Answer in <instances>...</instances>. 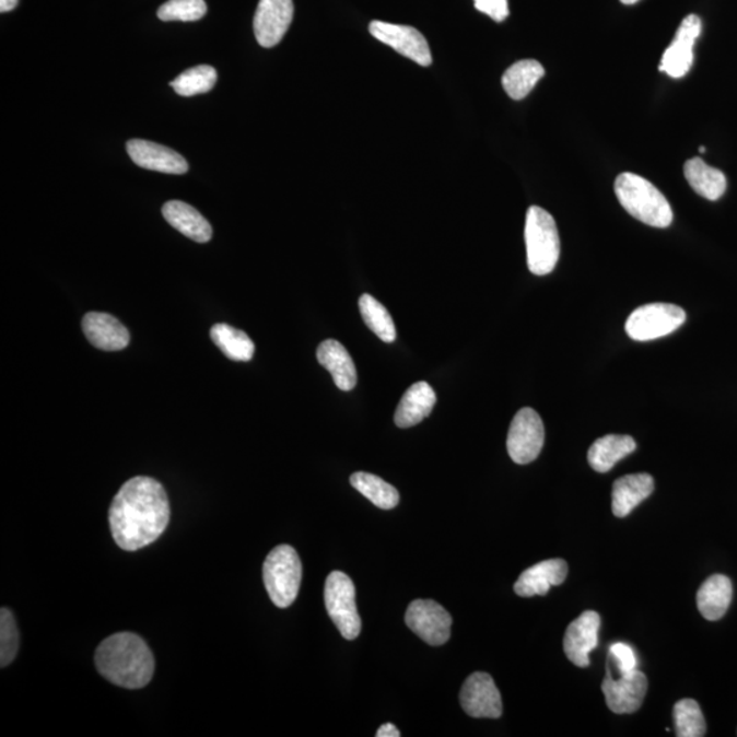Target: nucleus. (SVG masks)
I'll use <instances>...</instances> for the list:
<instances>
[{
	"label": "nucleus",
	"mask_w": 737,
	"mask_h": 737,
	"mask_svg": "<svg viewBox=\"0 0 737 737\" xmlns=\"http://www.w3.org/2000/svg\"><path fill=\"white\" fill-rule=\"evenodd\" d=\"M169 518L172 508L166 489L151 477H134L125 482L108 511L114 541L128 552L159 540Z\"/></svg>",
	"instance_id": "nucleus-1"
},
{
	"label": "nucleus",
	"mask_w": 737,
	"mask_h": 737,
	"mask_svg": "<svg viewBox=\"0 0 737 737\" xmlns=\"http://www.w3.org/2000/svg\"><path fill=\"white\" fill-rule=\"evenodd\" d=\"M95 664L104 679L128 690L150 685L155 674L150 646L133 632H118L104 640L96 648Z\"/></svg>",
	"instance_id": "nucleus-2"
},
{
	"label": "nucleus",
	"mask_w": 737,
	"mask_h": 737,
	"mask_svg": "<svg viewBox=\"0 0 737 737\" xmlns=\"http://www.w3.org/2000/svg\"><path fill=\"white\" fill-rule=\"evenodd\" d=\"M615 192L621 207L640 222L657 229L669 227L672 223L674 212L667 198L640 175L620 174L616 178Z\"/></svg>",
	"instance_id": "nucleus-3"
},
{
	"label": "nucleus",
	"mask_w": 737,
	"mask_h": 737,
	"mask_svg": "<svg viewBox=\"0 0 737 737\" xmlns=\"http://www.w3.org/2000/svg\"><path fill=\"white\" fill-rule=\"evenodd\" d=\"M525 241L527 266L537 277L551 273L560 257L558 225L552 214L540 207H530L526 214Z\"/></svg>",
	"instance_id": "nucleus-4"
},
{
	"label": "nucleus",
	"mask_w": 737,
	"mask_h": 737,
	"mask_svg": "<svg viewBox=\"0 0 737 737\" xmlns=\"http://www.w3.org/2000/svg\"><path fill=\"white\" fill-rule=\"evenodd\" d=\"M264 585L278 608H289L299 597L302 582V563L299 553L290 546H279L267 555L262 566Z\"/></svg>",
	"instance_id": "nucleus-5"
},
{
	"label": "nucleus",
	"mask_w": 737,
	"mask_h": 737,
	"mask_svg": "<svg viewBox=\"0 0 737 737\" xmlns=\"http://www.w3.org/2000/svg\"><path fill=\"white\" fill-rule=\"evenodd\" d=\"M324 601L329 618L344 640H356L361 634L362 621L356 609L355 586L350 576L342 571L331 572L324 588Z\"/></svg>",
	"instance_id": "nucleus-6"
},
{
	"label": "nucleus",
	"mask_w": 737,
	"mask_h": 737,
	"mask_svg": "<svg viewBox=\"0 0 737 737\" xmlns=\"http://www.w3.org/2000/svg\"><path fill=\"white\" fill-rule=\"evenodd\" d=\"M686 318V312L679 306L648 304L631 313L625 332L637 342H648L675 332L683 326Z\"/></svg>",
	"instance_id": "nucleus-7"
},
{
	"label": "nucleus",
	"mask_w": 737,
	"mask_h": 737,
	"mask_svg": "<svg viewBox=\"0 0 737 737\" xmlns=\"http://www.w3.org/2000/svg\"><path fill=\"white\" fill-rule=\"evenodd\" d=\"M543 442L546 429L538 412L529 407L516 412L507 438L511 459L518 465L531 464L541 454Z\"/></svg>",
	"instance_id": "nucleus-8"
},
{
	"label": "nucleus",
	"mask_w": 737,
	"mask_h": 737,
	"mask_svg": "<svg viewBox=\"0 0 737 737\" xmlns=\"http://www.w3.org/2000/svg\"><path fill=\"white\" fill-rule=\"evenodd\" d=\"M406 624L431 646H442L451 636L453 618L433 599H416L406 612Z\"/></svg>",
	"instance_id": "nucleus-9"
},
{
	"label": "nucleus",
	"mask_w": 737,
	"mask_h": 737,
	"mask_svg": "<svg viewBox=\"0 0 737 737\" xmlns=\"http://www.w3.org/2000/svg\"><path fill=\"white\" fill-rule=\"evenodd\" d=\"M368 31L378 42L387 44L396 52L414 60L416 63L421 66L432 65L431 48H429L426 38L416 27L372 21Z\"/></svg>",
	"instance_id": "nucleus-10"
},
{
	"label": "nucleus",
	"mask_w": 737,
	"mask_h": 737,
	"mask_svg": "<svg viewBox=\"0 0 737 737\" xmlns=\"http://www.w3.org/2000/svg\"><path fill=\"white\" fill-rule=\"evenodd\" d=\"M702 21L695 14L687 15L676 32L672 44L665 49L659 70L672 79H683L694 63V46L701 36Z\"/></svg>",
	"instance_id": "nucleus-11"
},
{
	"label": "nucleus",
	"mask_w": 737,
	"mask_h": 737,
	"mask_svg": "<svg viewBox=\"0 0 737 737\" xmlns=\"http://www.w3.org/2000/svg\"><path fill=\"white\" fill-rule=\"evenodd\" d=\"M460 705L475 718H499L503 714L502 695L492 676L483 672L467 678L460 691Z\"/></svg>",
	"instance_id": "nucleus-12"
},
{
	"label": "nucleus",
	"mask_w": 737,
	"mask_h": 737,
	"mask_svg": "<svg viewBox=\"0 0 737 737\" xmlns=\"http://www.w3.org/2000/svg\"><path fill=\"white\" fill-rule=\"evenodd\" d=\"M648 681L641 670H632L627 675H620L619 680L607 675L603 683V692L607 705L616 714H631L640 711L645 700Z\"/></svg>",
	"instance_id": "nucleus-13"
},
{
	"label": "nucleus",
	"mask_w": 737,
	"mask_h": 737,
	"mask_svg": "<svg viewBox=\"0 0 737 737\" xmlns=\"http://www.w3.org/2000/svg\"><path fill=\"white\" fill-rule=\"evenodd\" d=\"M294 16L293 0H260L255 15V35L264 48L278 46Z\"/></svg>",
	"instance_id": "nucleus-14"
},
{
	"label": "nucleus",
	"mask_w": 737,
	"mask_h": 737,
	"mask_svg": "<svg viewBox=\"0 0 737 737\" xmlns=\"http://www.w3.org/2000/svg\"><path fill=\"white\" fill-rule=\"evenodd\" d=\"M601 618L594 610H586L572 621L564 635V653L576 667L590 665V653L598 645V632Z\"/></svg>",
	"instance_id": "nucleus-15"
},
{
	"label": "nucleus",
	"mask_w": 737,
	"mask_h": 737,
	"mask_svg": "<svg viewBox=\"0 0 737 737\" xmlns=\"http://www.w3.org/2000/svg\"><path fill=\"white\" fill-rule=\"evenodd\" d=\"M129 156L137 166L164 174H186L189 164L179 153L167 147L155 144L144 140H131L128 142Z\"/></svg>",
	"instance_id": "nucleus-16"
},
{
	"label": "nucleus",
	"mask_w": 737,
	"mask_h": 737,
	"mask_svg": "<svg viewBox=\"0 0 737 737\" xmlns=\"http://www.w3.org/2000/svg\"><path fill=\"white\" fill-rule=\"evenodd\" d=\"M569 575V564L563 559L541 561L527 569L516 581L514 590L519 597L546 596L552 586H560Z\"/></svg>",
	"instance_id": "nucleus-17"
},
{
	"label": "nucleus",
	"mask_w": 737,
	"mask_h": 737,
	"mask_svg": "<svg viewBox=\"0 0 737 737\" xmlns=\"http://www.w3.org/2000/svg\"><path fill=\"white\" fill-rule=\"evenodd\" d=\"M82 329L95 348L104 351H119L128 348L130 334L122 323L108 313H86Z\"/></svg>",
	"instance_id": "nucleus-18"
},
{
	"label": "nucleus",
	"mask_w": 737,
	"mask_h": 737,
	"mask_svg": "<svg viewBox=\"0 0 737 737\" xmlns=\"http://www.w3.org/2000/svg\"><path fill=\"white\" fill-rule=\"evenodd\" d=\"M436 399V394L428 383L420 382L412 385L406 390L395 411L396 426L407 429L418 425L431 416Z\"/></svg>",
	"instance_id": "nucleus-19"
},
{
	"label": "nucleus",
	"mask_w": 737,
	"mask_h": 737,
	"mask_svg": "<svg viewBox=\"0 0 737 737\" xmlns=\"http://www.w3.org/2000/svg\"><path fill=\"white\" fill-rule=\"evenodd\" d=\"M317 360L332 374L337 387L342 390H351L359 382V374L353 359L338 340L328 339L318 346Z\"/></svg>",
	"instance_id": "nucleus-20"
},
{
	"label": "nucleus",
	"mask_w": 737,
	"mask_h": 737,
	"mask_svg": "<svg viewBox=\"0 0 737 737\" xmlns=\"http://www.w3.org/2000/svg\"><path fill=\"white\" fill-rule=\"evenodd\" d=\"M654 492V480L651 475H630L619 478L613 483L612 510L615 516L624 518L632 510L651 496Z\"/></svg>",
	"instance_id": "nucleus-21"
},
{
	"label": "nucleus",
	"mask_w": 737,
	"mask_h": 737,
	"mask_svg": "<svg viewBox=\"0 0 737 737\" xmlns=\"http://www.w3.org/2000/svg\"><path fill=\"white\" fill-rule=\"evenodd\" d=\"M163 217L175 230L198 244H206L212 238V227L208 220L196 208L183 201L164 203Z\"/></svg>",
	"instance_id": "nucleus-22"
},
{
	"label": "nucleus",
	"mask_w": 737,
	"mask_h": 737,
	"mask_svg": "<svg viewBox=\"0 0 737 737\" xmlns=\"http://www.w3.org/2000/svg\"><path fill=\"white\" fill-rule=\"evenodd\" d=\"M734 587L728 576L713 575L703 583L697 594V605L709 621H717L727 613L733 603Z\"/></svg>",
	"instance_id": "nucleus-23"
},
{
	"label": "nucleus",
	"mask_w": 737,
	"mask_h": 737,
	"mask_svg": "<svg viewBox=\"0 0 737 737\" xmlns=\"http://www.w3.org/2000/svg\"><path fill=\"white\" fill-rule=\"evenodd\" d=\"M636 449L635 440L620 434H608L598 438L588 449L587 460L593 470L608 472L615 465Z\"/></svg>",
	"instance_id": "nucleus-24"
},
{
	"label": "nucleus",
	"mask_w": 737,
	"mask_h": 737,
	"mask_svg": "<svg viewBox=\"0 0 737 737\" xmlns=\"http://www.w3.org/2000/svg\"><path fill=\"white\" fill-rule=\"evenodd\" d=\"M685 177L697 195L706 200L717 201L727 190V178L720 169L707 166L701 157L691 159L685 164Z\"/></svg>",
	"instance_id": "nucleus-25"
},
{
	"label": "nucleus",
	"mask_w": 737,
	"mask_h": 737,
	"mask_svg": "<svg viewBox=\"0 0 737 737\" xmlns=\"http://www.w3.org/2000/svg\"><path fill=\"white\" fill-rule=\"evenodd\" d=\"M546 75V69L535 59L519 60L503 75V87L514 101H522L535 90L537 82Z\"/></svg>",
	"instance_id": "nucleus-26"
},
{
	"label": "nucleus",
	"mask_w": 737,
	"mask_h": 737,
	"mask_svg": "<svg viewBox=\"0 0 737 737\" xmlns=\"http://www.w3.org/2000/svg\"><path fill=\"white\" fill-rule=\"evenodd\" d=\"M211 338L229 360L246 362L250 361L253 354H255V343L247 337V334L229 326V324L213 326Z\"/></svg>",
	"instance_id": "nucleus-27"
},
{
	"label": "nucleus",
	"mask_w": 737,
	"mask_h": 737,
	"mask_svg": "<svg viewBox=\"0 0 737 737\" xmlns=\"http://www.w3.org/2000/svg\"><path fill=\"white\" fill-rule=\"evenodd\" d=\"M351 486L374 505L382 510H393L399 504V492L382 478L368 472H355L350 477Z\"/></svg>",
	"instance_id": "nucleus-28"
},
{
	"label": "nucleus",
	"mask_w": 737,
	"mask_h": 737,
	"mask_svg": "<svg viewBox=\"0 0 737 737\" xmlns=\"http://www.w3.org/2000/svg\"><path fill=\"white\" fill-rule=\"evenodd\" d=\"M361 316L368 329L376 334L385 343H393L396 339V328L389 312L372 295L364 294L360 299Z\"/></svg>",
	"instance_id": "nucleus-29"
},
{
	"label": "nucleus",
	"mask_w": 737,
	"mask_h": 737,
	"mask_svg": "<svg viewBox=\"0 0 737 737\" xmlns=\"http://www.w3.org/2000/svg\"><path fill=\"white\" fill-rule=\"evenodd\" d=\"M676 736L702 737L706 734V722L701 706L694 700H681L674 707Z\"/></svg>",
	"instance_id": "nucleus-30"
},
{
	"label": "nucleus",
	"mask_w": 737,
	"mask_h": 737,
	"mask_svg": "<svg viewBox=\"0 0 737 737\" xmlns=\"http://www.w3.org/2000/svg\"><path fill=\"white\" fill-rule=\"evenodd\" d=\"M217 81V70L211 66L202 65L184 71L178 79L172 82V86L178 95L189 97L213 90Z\"/></svg>",
	"instance_id": "nucleus-31"
},
{
	"label": "nucleus",
	"mask_w": 737,
	"mask_h": 737,
	"mask_svg": "<svg viewBox=\"0 0 737 737\" xmlns=\"http://www.w3.org/2000/svg\"><path fill=\"white\" fill-rule=\"evenodd\" d=\"M20 635L13 613L3 608L0 612V667H9L19 653Z\"/></svg>",
	"instance_id": "nucleus-32"
},
{
	"label": "nucleus",
	"mask_w": 737,
	"mask_h": 737,
	"mask_svg": "<svg viewBox=\"0 0 737 737\" xmlns=\"http://www.w3.org/2000/svg\"><path fill=\"white\" fill-rule=\"evenodd\" d=\"M206 14V0H168L157 11L162 21H198Z\"/></svg>",
	"instance_id": "nucleus-33"
},
{
	"label": "nucleus",
	"mask_w": 737,
	"mask_h": 737,
	"mask_svg": "<svg viewBox=\"0 0 737 737\" xmlns=\"http://www.w3.org/2000/svg\"><path fill=\"white\" fill-rule=\"evenodd\" d=\"M609 658L618 665L620 675H627L637 669L635 652L627 643H613L609 648Z\"/></svg>",
	"instance_id": "nucleus-34"
},
{
	"label": "nucleus",
	"mask_w": 737,
	"mask_h": 737,
	"mask_svg": "<svg viewBox=\"0 0 737 737\" xmlns=\"http://www.w3.org/2000/svg\"><path fill=\"white\" fill-rule=\"evenodd\" d=\"M475 5L496 22H503L510 15L508 0H475Z\"/></svg>",
	"instance_id": "nucleus-35"
},
{
	"label": "nucleus",
	"mask_w": 737,
	"mask_h": 737,
	"mask_svg": "<svg viewBox=\"0 0 737 737\" xmlns=\"http://www.w3.org/2000/svg\"><path fill=\"white\" fill-rule=\"evenodd\" d=\"M377 737H399L401 736L400 730L395 727L394 724H384L383 727H379L376 734Z\"/></svg>",
	"instance_id": "nucleus-36"
},
{
	"label": "nucleus",
	"mask_w": 737,
	"mask_h": 737,
	"mask_svg": "<svg viewBox=\"0 0 737 737\" xmlns=\"http://www.w3.org/2000/svg\"><path fill=\"white\" fill-rule=\"evenodd\" d=\"M16 4H19V0H0V11L8 13V11L14 10Z\"/></svg>",
	"instance_id": "nucleus-37"
},
{
	"label": "nucleus",
	"mask_w": 737,
	"mask_h": 737,
	"mask_svg": "<svg viewBox=\"0 0 737 737\" xmlns=\"http://www.w3.org/2000/svg\"><path fill=\"white\" fill-rule=\"evenodd\" d=\"M621 3L630 5L640 2V0H620Z\"/></svg>",
	"instance_id": "nucleus-38"
},
{
	"label": "nucleus",
	"mask_w": 737,
	"mask_h": 737,
	"mask_svg": "<svg viewBox=\"0 0 737 737\" xmlns=\"http://www.w3.org/2000/svg\"><path fill=\"white\" fill-rule=\"evenodd\" d=\"M700 152H701V153H705V147H701V148H700Z\"/></svg>",
	"instance_id": "nucleus-39"
}]
</instances>
